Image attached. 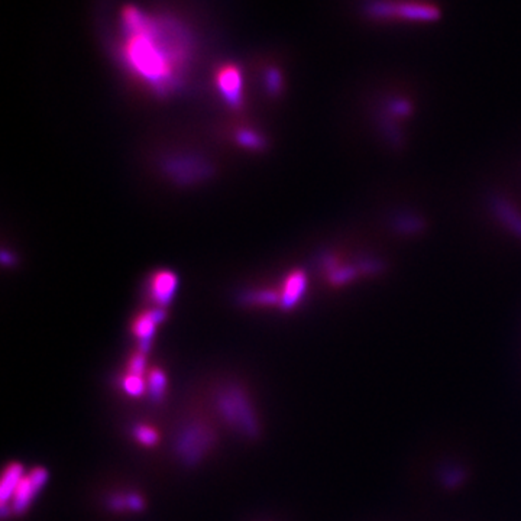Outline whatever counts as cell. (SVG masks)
<instances>
[{
    "mask_svg": "<svg viewBox=\"0 0 521 521\" xmlns=\"http://www.w3.org/2000/svg\"><path fill=\"white\" fill-rule=\"evenodd\" d=\"M121 385H122L124 391L131 397H141L145 394V391L148 388V382L144 379V377L135 375L131 372H128L126 375L122 377Z\"/></svg>",
    "mask_w": 521,
    "mask_h": 521,
    "instance_id": "obj_11",
    "label": "cell"
},
{
    "mask_svg": "<svg viewBox=\"0 0 521 521\" xmlns=\"http://www.w3.org/2000/svg\"><path fill=\"white\" fill-rule=\"evenodd\" d=\"M132 435L138 443L147 447H152L159 442L158 432L148 425H137L132 429Z\"/></svg>",
    "mask_w": 521,
    "mask_h": 521,
    "instance_id": "obj_12",
    "label": "cell"
},
{
    "mask_svg": "<svg viewBox=\"0 0 521 521\" xmlns=\"http://www.w3.org/2000/svg\"><path fill=\"white\" fill-rule=\"evenodd\" d=\"M303 288H304V278L302 274L289 275L282 287V293L279 297L281 306L285 309L293 307L297 303L299 297L302 296Z\"/></svg>",
    "mask_w": 521,
    "mask_h": 521,
    "instance_id": "obj_9",
    "label": "cell"
},
{
    "mask_svg": "<svg viewBox=\"0 0 521 521\" xmlns=\"http://www.w3.org/2000/svg\"><path fill=\"white\" fill-rule=\"evenodd\" d=\"M46 482L48 471L45 468L38 467L31 470L19 482L11 501V508L14 514H24Z\"/></svg>",
    "mask_w": 521,
    "mask_h": 521,
    "instance_id": "obj_4",
    "label": "cell"
},
{
    "mask_svg": "<svg viewBox=\"0 0 521 521\" xmlns=\"http://www.w3.org/2000/svg\"><path fill=\"white\" fill-rule=\"evenodd\" d=\"M165 319V312L162 309L148 310L137 316V319L132 323V333L139 340L138 351L142 354H148L151 347V340L155 334V330L158 324H161Z\"/></svg>",
    "mask_w": 521,
    "mask_h": 521,
    "instance_id": "obj_5",
    "label": "cell"
},
{
    "mask_svg": "<svg viewBox=\"0 0 521 521\" xmlns=\"http://www.w3.org/2000/svg\"><path fill=\"white\" fill-rule=\"evenodd\" d=\"M126 500H128V510L129 511L139 512V511H142L145 508V500L138 492H128L126 494Z\"/></svg>",
    "mask_w": 521,
    "mask_h": 521,
    "instance_id": "obj_17",
    "label": "cell"
},
{
    "mask_svg": "<svg viewBox=\"0 0 521 521\" xmlns=\"http://www.w3.org/2000/svg\"><path fill=\"white\" fill-rule=\"evenodd\" d=\"M145 368H147V355L138 351L137 354H134L131 357V361H129V372L131 374H135V375L144 377Z\"/></svg>",
    "mask_w": 521,
    "mask_h": 521,
    "instance_id": "obj_14",
    "label": "cell"
},
{
    "mask_svg": "<svg viewBox=\"0 0 521 521\" xmlns=\"http://www.w3.org/2000/svg\"><path fill=\"white\" fill-rule=\"evenodd\" d=\"M177 277L171 271H158L149 279V296L161 309L169 304L177 292Z\"/></svg>",
    "mask_w": 521,
    "mask_h": 521,
    "instance_id": "obj_7",
    "label": "cell"
},
{
    "mask_svg": "<svg viewBox=\"0 0 521 521\" xmlns=\"http://www.w3.org/2000/svg\"><path fill=\"white\" fill-rule=\"evenodd\" d=\"M216 84L223 99L230 106L242 103V74L235 66H224L216 74Z\"/></svg>",
    "mask_w": 521,
    "mask_h": 521,
    "instance_id": "obj_6",
    "label": "cell"
},
{
    "mask_svg": "<svg viewBox=\"0 0 521 521\" xmlns=\"http://www.w3.org/2000/svg\"><path fill=\"white\" fill-rule=\"evenodd\" d=\"M213 443V430L202 422L192 420L179 430L176 440H174V449L186 465H197L209 453Z\"/></svg>",
    "mask_w": 521,
    "mask_h": 521,
    "instance_id": "obj_3",
    "label": "cell"
},
{
    "mask_svg": "<svg viewBox=\"0 0 521 521\" xmlns=\"http://www.w3.org/2000/svg\"><path fill=\"white\" fill-rule=\"evenodd\" d=\"M216 410L222 420L237 433L255 439L259 435V420L248 392L239 385H226L214 395Z\"/></svg>",
    "mask_w": 521,
    "mask_h": 521,
    "instance_id": "obj_2",
    "label": "cell"
},
{
    "mask_svg": "<svg viewBox=\"0 0 521 521\" xmlns=\"http://www.w3.org/2000/svg\"><path fill=\"white\" fill-rule=\"evenodd\" d=\"M237 141L241 145L251 148V149H259L264 147V139L258 134H255L254 131H249V129H241L237 134Z\"/></svg>",
    "mask_w": 521,
    "mask_h": 521,
    "instance_id": "obj_13",
    "label": "cell"
},
{
    "mask_svg": "<svg viewBox=\"0 0 521 521\" xmlns=\"http://www.w3.org/2000/svg\"><path fill=\"white\" fill-rule=\"evenodd\" d=\"M118 48L126 70L159 96L183 83L193 51L187 29L177 19L134 6L121 15Z\"/></svg>",
    "mask_w": 521,
    "mask_h": 521,
    "instance_id": "obj_1",
    "label": "cell"
},
{
    "mask_svg": "<svg viewBox=\"0 0 521 521\" xmlns=\"http://www.w3.org/2000/svg\"><path fill=\"white\" fill-rule=\"evenodd\" d=\"M25 475V468L19 462H12L5 468L2 481H0V502L2 505L11 504L14 494Z\"/></svg>",
    "mask_w": 521,
    "mask_h": 521,
    "instance_id": "obj_8",
    "label": "cell"
},
{
    "mask_svg": "<svg viewBox=\"0 0 521 521\" xmlns=\"http://www.w3.org/2000/svg\"><path fill=\"white\" fill-rule=\"evenodd\" d=\"M463 478H465V474H463L460 470H450L445 472L443 477V484L449 488L460 485L463 482Z\"/></svg>",
    "mask_w": 521,
    "mask_h": 521,
    "instance_id": "obj_16",
    "label": "cell"
},
{
    "mask_svg": "<svg viewBox=\"0 0 521 521\" xmlns=\"http://www.w3.org/2000/svg\"><path fill=\"white\" fill-rule=\"evenodd\" d=\"M107 507L111 511H125L128 510L126 494H114L107 500Z\"/></svg>",
    "mask_w": 521,
    "mask_h": 521,
    "instance_id": "obj_15",
    "label": "cell"
},
{
    "mask_svg": "<svg viewBox=\"0 0 521 521\" xmlns=\"http://www.w3.org/2000/svg\"><path fill=\"white\" fill-rule=\"evenodd\" d=\"M148 391H149V397L158 402L164 398L165 389H167V377L164 374L162 369L159 368H152L149 369L148 374Z\"/></svg>",
    "mask_w": 521,
    "mask_h": 521,
    "instance_id": "obj_10",
    "label": "cell"
}]
</instances>
